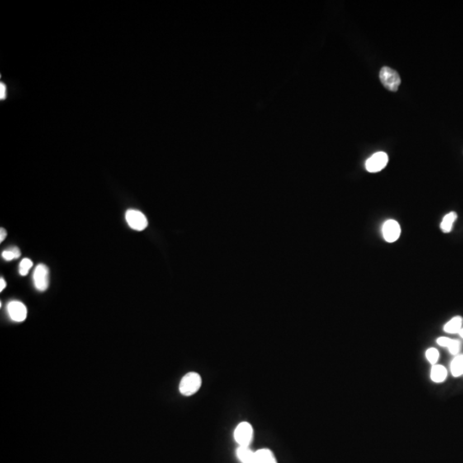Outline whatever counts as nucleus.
I'll use <instances>...</instances> for the list:
<instances>
[{
    "label": "nucleus",
    "mask_w": 463,
    "mask_h": 463,
    "mask_svg": "<svg viewBox=\"0 0 463 463\" xmlns=\"http://www.w3.org/2000/svg\"><path fill=\"white\" fill-rule=\"evenodd\" d=\"M462 323L463 319L461 317H459V316L455 317V318H453L452 319H450V320L445 324V327H444V330H445L446 333L459 334L460 329L462 328Z\"/></svg>",
    "instance_id": "f8f14e48"
},
{
    "label": "nucleus",
    "mask_w": 463,
    "mask_h": 463,
    "mask_svg": "<svg viewBox=\"0 0 463 463\" xmlns=\"http://www.w3.org/2000/svg\"><path fill=\"white\" fill-rule=\"evenodd\" d=\"M450 370L455 378L463 375V355H456L450 365Z\"/></svg>",
    "instance_id": "ddd939ff"
},
{
    "label": "nucleus",
    "mask_w": 463,
    "mask_h": 463,
    "mask_svg": "<svg viewBox=\"0 0 463 463\" xmlns=\"http://www.w3.org/2000/svg\"><path fill=\"white\" fill-rule=\"evenodd\" d=\"M451 340L452 339L449 338V337H439L437 340V343L441 347H448V346L450 345V342H451Z\"/></svg>",
    "instance_id": "6ab92c4d"
},
{
    "label": "nucleus",
    "mask_w": 463,
    "mask_h": 463,
    "mask_svg": "<svg viewBox=\"0 0 463 463\" xmlns=\"http://www.w3.org/2000/svg\"><path fill=\"white\" fill-rule=\"evenodd\" d=\"M6 236H7V233H6V229L1 228V230H0V242H3L6 239Z\"/></svg>",
    "instance_id": "aec40b11"
},
{
    "label": "nucleus",
    "mask_w": 463,
    "mask_h": 463,
    "mask_svg": "<svg viewBox=\"0 0 463 463\" xmlns=\"http://www.w3.org/2000/svg\"><path fill=\"white\" fill-rule=\"evenodd\" d=\"M20 256H21V252L18 247H11L2 252V257L6 261L16 259V258H18Z\"/></svg>",
    "instance_id": "2eb2a0df"
},
{
    "label": "nucleus",
    "mask_w": 463,
    "mask_h": 463,
    "mask_svg": "<svg viewBox=\"0 0 463 463\" xmlns=\"http://www.w3.org/2000/svg\"><path fill=\"white\" fill-rule=\"evenodd\" d=\"M125 220L130 228L143 231L148 227V220L143 213L136 209H129L125 213Z\"/></svg>",
    "instance_id": "20e7f679"
},
{
    "label": "nucleus",
    "mask_w": 463,
    "mask_h": 463,
    "mask_svg": "<svg viewBox=\"0 0 463 463\" xmlns=\"http://www.w3.org/2000/svg\"><path fill=\"white\" fill-rule=\"evenodd\" d=\"M234 439L239 446H250L253 439V427L248 422L238 424L234 431Z\"/></svg>",
    "instance_id": "7ed1b4c3"
},
{
    "label": "nucleus",
    "mask_w": 463,
    "mask_h": 463,
    "mask_svg": "<svg viewBox=\"0 0 463 463\" xmlns=\"http://www.w3.org/2000/svg\"><path fill=\"white\" fill-rule=\"evenodd\" d=\"M6 86L3 84V82H1V99L6 98Z\"/></svg>",
    "instance_id": "412c9836"
},
{
    "label": "nucleus",
    "mask_w": 463,
    "mask_h": 463,
    "mask_svg": "<svg viewBox=\"0 0 463 463\" xmlns=\"http://www.w3.org/2000/svg\"><path fill=\"white\" fill-rule=\"evenodd\" d=\"M447 379V370L441 365H434L431 368V379L434 383L440 384Z\"/></svg>",
    "instance_id": "9d476101"
},
{
    "label": "nucleus",
    "mask_w": 463,
    "mask_h": 463,
    "mask_svg": "<svg viewBox=\"0 0 463 463\" xmlns=\"http://www.w3.org/2000/svg\"><path fill=\"white\" fill-rule=\"evenodd\" d=\"M33 281L37 290L46 291L49 286V270L45 264L36 266L33 274Z\"/></svg>",
    "instance_id": "39448f33"
},
{
    "label": "nucleus",
    "mask_w": 463,
    "mask_h": 463,
    "mask_svg": "<svg viewBox=\"0 0 463 463\" xmlns=\"http://www.w3.org/2000/svg\"><path fill=\"white\" fill-rule=\"evenodd\" d=\"M452 355H458L460 350V342L457 340H451L450 345L447 347Z\"/></svg>",
    "instance_id": "a211bd4d"
},
{
    "label": "nucleus",
    "mask_w": 463,
    "mask_h": 463,
    "mask_svg": "<svg viewBox=\"0 0 463 463\" xmlns=\"http://www.w3.org/2000/svg\"><path fill=\"white\" fill-rule=\"evenodd\" d=\"M32 267V261L29 259V258H24V259L21 260V262H20V265H19V274L23 275V276L27 275L29 274V270Z\"/></svg>",
    "instance_id": "f3484780"
},
{
    "label": "nucleus",
    "mask_w": 463,
    "mask_h": 463,
    "mask_svg": "<svg viewBox=\"0 0 463 463\" xmlns=\"http://www.w3.org/2000/svg\"><path fill=\"white\" fill-rule=\"evenodd\" d=\"M236 455L241 463H255L256 451L251 450L249 446H238Z\"/></svg>",
    "instance_id": "1a4fd4ad"
},
{
    "label": "nucleus",
    "mask_w": 463,
    "mask_h": 463,
    "mask_svg": "<svg viewBox=\"0 0 463 463\" xmlns=\"http://www.w3.org/2000/svg\"><path fill=\"white\" fill-rule=\"evenodd\" d=\"M379 77L382 83L387 90L392 92H395L398 90V87L401 84V77L394 70L389 67H383L379 73Z\"/></svg>",
    "instance_id": "f03ea898"
},
{
    "label": "nucleus",
    "mask_w": 463,
    "mask_h": 463,
    "mask_svg": "<svg viewBox=\"0 0 463 463\" xmlns=\"http://www.w3.org/2000/svg\"><path fill=\"white\" fill-rule=\"evenodd\" d=\"M459 335H460V337L463 339V328L460 329V332H459Z\"/></svg>",
    "instance_id": "5701e85b"
},
{
    "label": "nucleus",
    "mask_w": 463,
    "mask_h": 463,
    "mask_svg": "<svg viewBox=\"0 0 463 463\" xmlns=\"http://www.w3.org/2000/svg\"><path fill=\"white\" fill-rule=\"evenodd\" d=\"M456 218H457V214L455 212H450L445 215L441 223V225H440V228L444 233H450Z\"/></svg>",
    "instance_id": "4468645a"
},
{
    "label": "nucleus",
    "mask_w": 463,
    "mask_h": 463,
    "mask_svg": "<svg viewBox=\"0 0 463 463\" xmlns=\"http://www.w3.org/2000/svg\"><path fill=\"white\" fill-rule=\"evenodd\" d=\"M426 360H428L429 363H431V365H436V363L439 360V352L436 348H429L426 352Z\"/></svg>",
    "instance_id": "dca6fc26"
},
{
    "label": "nucleus",
    "mask_w": 463,
    "mask_h": 463,
    "mask_svg": "<svg viewBox=\"0 0 463 463\" xmlns=\"http://www.w3.org/2000/svg\"><path fill=\"white\" fill-rule=\"evenodd\" d=\"M255 463H277V461L271 450L261 449L256 451Z\"/></svg>",
    "instance_id": "9b49d317"
},
{
    "label": "nucleus",
    "mask_w": 463,
    "mask_h": 463,
    "mask_svg": "<svg viewBox=\"0 0 463 463\" xmlns=\"http://www.w3.org/2000/svg\"><path fill=\"white\" fill-rule=\"evenodd\" d=\"M9 316L14 322H23L27 318V308L20 301H11L7 306Z\"/></svg>",
    "instance_id": "0eeeda50"
},
{
    "label": "nucleus",
    "mask_w": 463,
    "mask_h": 463,
    "mask_svg": "<svg viewBox=\"0 0 463 463\" xmlns=\"http://www.w3.org/2000/svg\"><path fill=\"white\" fill-rule=\"evenodd\" d=\"M6 281L4 280L3 278H1V279H0V291H3L4 289H6Z\"/></svg>",
    "instance_id": "4be33fe9"
},
{
    "label": "nucleus",
    "mask_w": 463,
    "mask_h": 463,
    "mask_svg": "<svg viewBox=\"0 0 463 463\" xmlns=\"http://www.w3.org/2000/svg\"><path fill=\"white\" fill-rule=\"evenodd\" d=\"M201 376L196 372L191 371L183 377L180 384V392L185 396H191L196 394L201 388Z\"/></svg>",
    "instance_id": "f257e3e1"
},
{
    "label": "nucleus",
    "mask_w": 463,
    "mask_h": 463,
    "mask_svg": "<svg viewBox=\"0 0 463 463\" xmlns=\"http://www.w3.org/2000/svg\"><path fill=\"white\" fill-rule=\"evenodd\" d=\"M401 234V228L396 221L389 220L384 223L383 227V235L387 242L393 243L399 238Z\"/></svg>",
    "instance_id": "6e6552de"
},
{
    "label": "nucleus",
    "mask_w": 463,
    "mask_h": 463,
    "mask_svg": "<svg viewBox=\"0 0 463 463\" xmlns=\"http://www.w3.org/2000/svg\"><path fill=\"white\" fill-rule=\"evenodd\" d=\"M389 162V157L384 152H378L372 155L365 162L368 172H378L384 169Z\"/></svg>",
    "instance_id": "423d86ee"
}]
</instances>
